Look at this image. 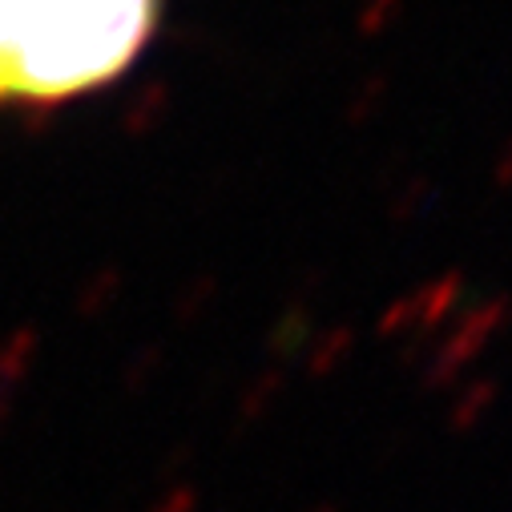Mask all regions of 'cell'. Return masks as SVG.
<instances>
[{"mask_svg":"<svg viewBox=\"0 0 512 512\" xmlns=\"http://www.w3.org/2000/svg\"><path fill=\"white\" fill-rule=\"evenodd\" d=\"M162 0H0V105H53L130 69Z\"/></svg>","mask_w":512,"mask_h":512,"instance_id":"obj_1","label":"cell"}]
</instances>
